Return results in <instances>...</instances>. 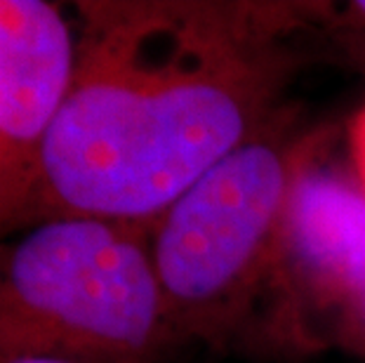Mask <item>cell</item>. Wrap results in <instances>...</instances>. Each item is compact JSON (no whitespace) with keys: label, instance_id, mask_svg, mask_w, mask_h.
Here are the masks:
<instances>
[{"label":"cell","instance_id":"cell-1","mask_svg":"<svg viewBox=\"0 0 365 363\" xmlns=\"http://www.w3.org/2000/svg\"><path fill=\"white\" fill-rule=\"evenodd\" d=\"M290 10L78 3L73 78L45 137L24 224L97 218L149 229L274 118L283 81L274 41Z\"/></svg>","mask_w":365,"mask_h":363},{"label":"cell","instance_id":"cell-2","mask_svg":"<svg viewBox=\"0 0 365 363\" xmlns=\"http://www.w3.org/2000/svg\"><path fill=\"white\" fill-rule=\"evenodd\" d=\"M173 339L146 227L50 218L0 238V361L149 363Z\"/></svg>","mask_w":365,"mask_h":363},{"label":"cell","instance_id":"cell-3","mask_svg":"<svg viewBox=\"0 0 365 363\" xmlns=\"http://www.w3.org/2000/svg\"><path fill=\"white\" fill-rule=\"evenodd\" d=\"M304 149L274 113L149 227L173 337L220 333L281 260L285 208Z\"/></svg>","mask_w":365,"mask_h":363},{"label":"cell","instance_id":"cell-4","mask_svg":"<svg viewBox=\"0 0 365 363\" xmlns=\"http://www.w3.org/2000/svg\"><path fill=\"white\" fill-rule=\"evenodd\" d=\"M76 68V34L57 5L0 0V170L12 231L24 227L45 137Z\"/></svg>","mask_w":365,"mask_h":363},{"label":"cell","instance_id":"cell-5","mask_svg":"<svg viewBox=\"0 0 365 363\" xmlns=\"http://www.w3.org/2000/svg\"><path fill=\"white\" fill-rule=\"evenodd\" d=\"M281 257L325 302L349 307L365 288V191L354 175L302 153L283 220Z\"/></svg>","mask_w":365,"mask_h":363},{"label":"cell","instance_id":"cell-6","mask_svg":"<svg viewBox=\"0 0 365 363\" xmlns=\"http://www.w3.org/2000/svg\"><path fill=\"white\" fill-rule=\"evenodd\" d=\"M346 140H349V153H351L354 177L359 180L361 189L365 191V104L354 113L351 123H349Z\"/></svg>","mask_w":365,"mask_h":363},{"label":"cell","instance_id":"cell-7","mask_svg":"<svg viewBox=\"0 0 365 363\" xmlns=\"http://www.w3.org/2000/svg\"><path fill=\"white\" fill-rule=\"evenodd\" d=\"M12 234L10 224V208H7V196H5V182H3V170H0V238Z\"/></svg>","mask_w":365,"mask_h":363},{"label":"cell","instance_id":"cell-8","mask_svg":"<svg viewBox=\"0 0 365 363\" xmlns=\"http://www.w3.org/2000/svg\"><path fill=\"white\" fill-rule=\"evenodd\" d=\"M346 314H349V319L354 321V326H359L365 333V288L361 290V295L346 307Z\"/></svg>","mask_w":365,"mask_h":363},{"label":"cell","instance_id":"cell-9","mask_svg":"<svg viewBox=\"0 0 365 363\" xmlns=\"http://www.w3.org/2000/svg\"><path fill=\"white\" fill-rule=\"evenodd\" d=\"M0 363H95V361H71V359H7Z\"/></svg>","mask_w":365,"mask_h":363}]
</instances>
